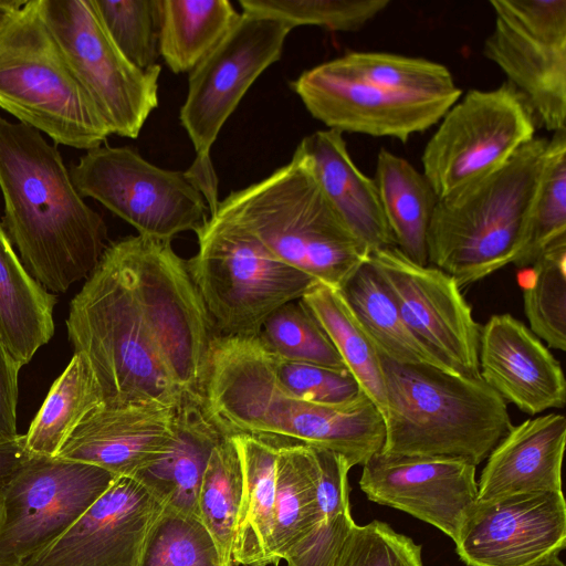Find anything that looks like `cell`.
<instances>
[{"instance_id": "6da1fadb", "label": "cell", "mask_w": 566, "mask_h": 566, "mask_svg": "<svg viewBox=\"0 0 566 566\" xmlns=\"http://www.w3.org/2000/svg\"><path fill=\"white\" fill-rule=\"evenodd\" d=\"M2 227L28 273L48 292L64 293L97 266L107 227L73 185L55 145L0 115Z\"/></svg>"}, {"instance_id": "7a4b0ae2", "label": "cell", "mask_w": 566, "mask_h": 566, "mask_svg": "<svg viewBox=\"0 0 566 566\" xmlns=\"http://www.w3.org/2000/svg\"><path fill=\"white\" fill-rule=\"evenodd\" d=\"M201 398L224 434L292 439L339 453L350 467L364 465L385 443L384 417L366 394L337 405L291 396L279 385L271 352L259 336H213Z\"/></svg>"}, {"instance_id": "3957f363", "label": "cell", "mask_w": 566, "mask_h": 566, "mask_svg": "<svg viewBox=\"0 0 566 566\" xmlns=\"http://www.w3.org/2000/svg\"><path fill=\"white\" fill-rule=\"evenodd\" d=\"M66 327L75 352L91 365L105 406L176 408L188 396L166 367L119 240L106 247L71 301Z\"/></svg>"}, {"instance_id": "277c9868", "label": "cell", "mask_w": 566, "mask_h": 566, "mask_svg": "<svg viewBox=\"0 0 566 566\" xmlns=\"http://www.w3.org/2000/svg\"><path fill=\"white\" fill-rule=\"evenodd\" d=\"M380 364L384 454L455 459L476 467L513 427L505 400L482 378L381 355Z\"/></svg>"}, {"instance_id": "5b68a950", "label": "cell", "mask_w": 566, "mask_h": 566, "mask_svg": "<svg viewBox=\"0 0 566 566\" xmlns=\"http://www.w3.org/2000/svg\"><path fill=\"white\" fill-rule=\"evenodd\" d=\"M213 212L239 222L285 264L334 289L368 258L297 148L286 165L231 191Z\"/></svg>"}, {"instance_id": "8992f818", "label": "cell", "mask_w": 566, "mask_h": 566, "mask_svg": "<svg viewBox=\"0 0 566 566\" xmlns=\"http://www.w3.org/2000/svg\"><path fill=\"white\" fill-rule=\"evenodd\" d=\"M548 139L534 137L500 169L439 199L427 234L428 263L459 287L513 263L521 252Z\"/></svg>"}, {"instance_id": "52a82bcc", "label": "cell", "mask_w": 566, "mask_h": 566, "mask_svg": "<svg viewBox=\"0 0 566 566\" xmlns=\"http://www.w3.org/2000/svg\"><path fill=\"white\" fill-rule=\"evenodd\" d=\"M0 108L54 144L86 151L111 135L44 21L39 0H22L0 23Z\"/></svg>"}, {"instance_id": "ba28073f", "label": "cell", "mask_w": 566, "mask_h": 566, "mask_svg": "<svg viewBox=\"0 0 566 566\" xmlns=\"http://www.w3.org/2000/svg\"><path fill=\"white\" fill-rule=\"evenodd\" d=\"M196 234L198 251L187 265L218 336H259L274 311L300 300L316 281L226 216L211 213Z\"/></svg>"}, {"instance_id": "9c48e42d", "label": "cell", "mask_w": 566, "mask_h": 566, "mask_svg": "<svg viewBox=\"0 0 566 566\" xmlns=\"http://www.w3.org/2000/svg\"><path fill=\"white\" fill-rule=\"evenodd\" d=\"M132 281L158 349L185 395L201 396L214 329L187 261L171 241L119 239Z\"/></svg>"}, {"instance_id": "30bf717a", "label": "cell", "mask_w": 566, "mask_h": 566, "mask_svg": "<svg viewBox=\"0 0 566 566\" xmlns=\"http://www.w3.org/2000/svg\"><path fill=\"white\" fill-rule=\"evenodd\" d=\"M537 119L507 82L469 91L428 140L421 163L439 199L451 197L500 169L535 137Z\"/></svg>"}, {"instance_id": "8fae6325", "label": "cell", "mask_w": 566, "mask_h": 566, "mask_svg": "<svg viewBox=\"0 0 566 566\" xmlns=\"http://www.w3.org/2000/svg\"><path fill=\"white\" fill-rule=\"evenodd\" d=\"M69 172L83 198L95 199L144 237L171 241L209 218L202 193L185 171L155 166L130 146L90 149Z\"/></svg>"}, {"instance_id": "7c38bea8", "label": "cell", "mask_w": 566, "mask_h": 566, "mask_svg": "<svg viewBox=\"0 0 566 566\" xmlns=\"http://www.w3.org/2000/svg\"><path fill=\"white\" fill-rule=\"evenodd\" d=\"M44 21L111 135L137 138L158 106L161 67L132 64L106 31L94 0H39Z\"/></svg>"}, {"instance_id": "4fadbf2b", "label": "cell", "mask_w": 566, "mask_h": 566, "mask_svg": "<svg viewBox=\"0 0 566 566\" xmlns=\"http://www.w3.org/2000/svg\"><path fill=\"white\" fill-rule=\"evenodd\" d=\"M116 478L93 464L29 454L0 489V564L21 566L63 534Z\"/></svg>"}, {"instance_id": "5bb4252c", "label": "cell", "mask_w": 566, "mask_h": 566, "mask_svg": "<svg viewBox=\"0 0 566 566\" xmlns=\"http://www.w3.org/2000/svg\"><path fill=\"white\" fill-rule=\"evenodd\" d=\"M483 54L547 130L566 128V0H492Z\"/></svg>"}, {"instance_id": "9a60e30c", "label": "cell", "mask_w": 566, "mask_h": 566, "mask_svg": "<svg viewBox=\"0 0 566 566\" xmlns=\"http://www.w3.org/2000/svg\"><path fill=\"white\" fill-rule=\"evenodd\" d=\"M293 28L279 17L243 11L189 73L179 118L193 145L195 164L212 165L210 150L222 126L256 78L281 59Z\"/></svg>"}, {"instance_id": "2e32d148", "label": "cell", "mask_w": 566, "mask_h": 566, "mask_svg": "<svg viewBox=\"0 0 566 566\" xmlns=\"http://www.w3.org/2000/svg\"><path fill=\"white\" fill-rule=\"evenodd\" d=\"M367 259L410 332L452 371L481 378V327L454 279L433 265L411 261L396 247L369 251Z\"/></svg>"}, {"instance_id": "e0dca14e", "label": "cell", "mask_w": 566, "mask_h": 566, "mask_svg": "<svg viewBox=\"0 0 566 566\" xmlns=\"http://www.w3.org/2000/svg\"><path fill=\"white\" fill-rule=\"evenodd\" d=\"M290 85L328 129L402 143L439 123L460 99L396 93L344 72L332 60L304 71Z\"/></svg>"}, {"instance_id": "ac0fdd59", "label": "cell", "mask_w": 566, "mask_h": 566, "mask_svg": "<svg viewBox=\"0 0 566 566\" xmlns=\"http://www.w3.org/2000/svg\"><path fill=\"white\" fill-rule=\"evenodd\" d=\"M468 566H531L566 545L562 491L530 492L476 501L454 539Z\"/></svg>"}, {"instance_id": "d6986e66", "label": "cell", "mask_w": 566, "mask_h": 566, "mask_svg": "<svg viewBox=\"0 0 566 566\" xmlns=\"http://www.w3.org/2000/svg\"><path fill=\"white\" fill-rule=\"evenodd\" d=\"M165 503L135 478L118 476L59 537L21 566H138Z\"/></svg>"}, {"instance_id": "ffe728a7", "label": "cell", "mask_w": 566, "mask_h": 566, "mask_svg": "<svg viewBox=\"0 0 566 566\" xmlns=\"http://www.w3.org/2000/svg\"><path fill=\"white\" fill-rule=\"evenodd\" d=\"M475 470L455 459L379 452L363 465L359 488L368 500L433 525L454 542L478 501Z\"/></svg>"}, {"instance_id": "44dd1931", "label": "cell", "mask_w": 566, "mask_h": 566, "mask_svg": "<svg viewBox=\"0 0 566 566\" xmlns=\"http://www.w3.org/2000/svg\"><path fill=\"white\" fill-rule=\"evenodd\" d=\"M479 371L488 386L525 413L566 405V380L559 361L510 314L492 315L481 327Z\"/></svg>"}, {"instance_id": "7402d4cb", "label": "cell", "mask_w": 566, "mask_h": 566, "mask_svg": "<svg viewBox=\"0 0 566 566\" xmlns=\"http://www.w3.org/2000/svg\"><path fill=\"white\" fill-rule=\"evenodd\" d=\"M178 407L103 405L84 418L56 457L136 478L170 447Z\"/></svg>"}, {"instance_id": "603a6c76", "label": "cell", "mask_w": 566, "mask_h": 566, "mask_svg": "<svg viewBox=\"0 0 566 566\" xmlns=\"http://www.w3.org/2000/svg\"><path fill=\"white\" fill-rule=\"evenodd\" d=\"M566 418L551 412L513 426L488 457L478 482V501L562 491Z\"/></svg>"}, {"instance_id": "cb8c5ba5", "label": "cell", "mask_w": 566, "mask_h": 566, "mask_svg": "<svg viewBox=\"0 0 566 566\" xmlns=\"http://www.w3.org/2000/svg\"><path fill=\"white\" fill-rule=\"evenodd\" d=\"M296 148L308 158L335 211L368 251L396 247L376 184L354 164L342 133L316 130Z\"/></svg>"}, {"instance_id": "d4e9b609", "label": "cell", "mask_w": 566, "mask_h": 566, "mask_svg": "<svg viewBox=\"0 0 566 566\" xmlns=\"http://www.w3.org/2000/svg\"><path fill=\"white\" fill-rule=\"evenodd\" d=\"M224 433L208 415L201 396H186L177 410L175 438L164 455L135 479L165 507L197 516L198 495L210 454Z\"/></svg>"}, {"instance_id": "484cf974", "label": "cell", "mask_w": 566, "mask_h": 566, "mask_svg": "<svg viewBox=\"0 0 566 566\" xmlns=\"http://www.w3.org/2000/svg\"><path fill=\"white\" fill-rule=\"evenodd\" d=\"M242 467V493L235 525L232 565L271 564L274 524L275 462L274 436L232 433Z\"/></svg>"}, {"instance_id": "4316f807", "label": "cell", "mask_w": 566, "mask_h": 566, "mask_svg": "<svg viewBox=\"0 0 566 566\" xmlns=\"http://www.w3.org/2000/svg\"><path fill=\"white\" fill-rule=\"evenodd\" d=\"M55 304L28 273L0 223V337L20 367L53 336Z\"/></svg>"}, {"instance_id": "83f0119b", "label": "cell", "mask_w": 566, "mask_h": 566, "mask_svg": "<svg viewBox=\"0 0 566 566\" xmlns=\"http://www.w3.org/2000/svg\"><path fill=\"white\" fill-rule=\"evenodd\" d=\"M374 181L396 248L427 265V234L439 198L427 178L408 160L381 148Z\"/></svg>"}, {"instance_id": "f1b7e54d", "label": "cell", "mask_w": 566, "mask_h": 566, "mask_svg": "<svg viewBox=\"0 0 566 566\" xmlns=\"http://www.w3.org/2000/svg\"><path fill=\"white\" fill-rule=\"evenodd\" d=\"M275 437V436H274ZM274 524L271 564H279L323 522L317 502V472L308 444L275 437Z\"/></svg>"}, {"instance_id": "f546056e", "label": "cell", "mask_w": 566, "mask_h": 566, "mask_svg": "<svg viewBox=\"0 0 566 566\" xmlns=\"http://www.w3.org/2000/svg\"><path fill=\"white\" fill-rule=\"evenodd\" d=\"M339 290L381 356L400 364L427 365L452 371L407 327L368 259Z\"/></svg>"}, {"instance_id": "4dcf8cb0", "label": "cell", "mask_w": 566, "mask_h": 566, "mask_svg": "<svg viewBox=\"0 0 566 566\" xmlns=\"http://www.w3.org/2000/svg\"><path fill=\"white\" fill-rule=\"evenodd\" d=\"M300 300L324 329L361 391L384 417L386 389L380 355L340 290L315 281Z\"/></svg>"}, {"instance_id": "1f68e13d", "label": "cell", "mask_w": 566, "mask_h": 566, "mask_svg": "<svg viewBox=\"0 0 566 566\" xmlns=\"http://www.w3.org/2000/svg\"><path fill=\"white\" fill-rule=\"evenodd\" d=\"M240 14L229 0H160L159 56L171 72L190 73Z\"/></svg>"}, {"instance_id": "d6a6232c", "label": "cell", "mask_w": 566, "mask_h": 566, "mask_svg": "<svg viewBox=\"0 0 566 566\" xmlns=\"http://www.w3.org/2000/svg\"><path fill=\"white\" fill-rule=\"evenodd\" d=\"M103 405L102 391L88 360L82 353L74 352L24 434L27 451L32 455L56 457L84 418Z\"/></svg>"}, {"instance_id": "836d02e7", "label": "cell", "mask_w": 566, "mask_h": 566, "mask_svg": "<svg viewBox=\"0 0 566 566\" xmlns=\"http://www.w3.org/2000/svg\"><path fill=\"white\" fill-rule=\"evenodd\" d=\"M242 493V467L229 434L213 448L198 495L197 516L211 535L221 566L232 565L237 518Z\"/></svg>"}, {"instance_id": "e575fe53", "label": "cell", "mask_w": 566, "mask_h": 566, "mask_svg": "<svg viewBox=\"0 0 566 566\" xmlns=\"http://www.w3.org/2000/svg\"><path fill=\"white\" fill-rule=\"evenodd\" d=\"M332 61L359 80L400 94L459 99L462 93L447 66L421 57L349 52Z\"/></svg>"}, {"instance_id": "d590c367", "label": "cell", "mask_w": 566, "mask_h": 566, "mask_svg": "<svg viewBox=\"0 0 566 566\" xmlns=\"http://www.w3.org/2000/svg\"><path fill=\"white\" fill-rule=\"evenodd\" d=\"M523 306L531 331L551 348L566 350V237L552 242L531 265Z\"/></svg>"}, {"instance_id": "8d00e7d4", "label": "cell", "mask_w": 566, "mask_h": 566, "mask_svg": "<svg viewBox=\"0 0 566 566\" xmlns=\"http://www.w3.org/2000/svg\"><path fill=\"white\" fill-rule=\"evenodd\" d=\"M562 237H566V128L554 132L548 139L525 241L513 264L532 265Z\"/></svg>"}, {"instance_id": "74e56055", "label": "cell", "mask_w": 566, "mask_h": 566, "mask_svg": "<svg viewBox=\"0 0 566 566\" xmlns=\"http://www.w3.org/2000/svg\"><path fill=\"white\" fill-rule=\"evenodd\" d=\"M274 355L289 360L347 369L328 336L301 302H290L274 311L259 334Z\"/></svg>"}, {"instance_id": "f35d334b", "label": "cell", "mask_w": 566, "mask_h": 566, "mask_svg": "<svg viewBox=\"0 0 566 566\" xmlns=\"http://www.w3.org/2000/svg\"><path fill=\"white\" fill-rule=\"evenodd\" d=\"M138 566H221V560L198 517L165 507L146 537Z\"/></svg>"}, {"instance_id": "ab89813d", "label": "cell", "mask_w": 566, "mask_h": 566, "mask_svg": "<svg viewBox=\"0 0 566 566\" xmlns=\"http://www.w3.org/2000/svg\"><path fill=\"white\" fill-rule=\"evenodd\" d=\"M111 39L135 66L147 71L159 59L160 0H94Z\"/></svg>"}, {"instance_id": "60d3db41", "label": "cell", "mask_w": 566, "mask_h": 566, "mask_svg": "<svg viewBox=\"0 0 566 566\" xmlns=\"http://www.w3.org/2000/svg\"><path fill=\"white\" fill-rule=\"evenodd\" d=\"M389 3L388 0H239L243 11L279 17L294 28L317 25L344 32L361 29Z\"/></svg>"}, {"instance_id": "b9f144b4", "label": "cell", "mask_w": 566, "mask_h": 566, "mask_svg": "<svg viewBox=\"0 0 566 566\" xmlns=\"http://www.w3.org/2000/svg\"><path fill=\"white\" fill-rule=\"evenodd\" d=\"M328 566H423L421 546L390 525L355 524Z\"/></svg>"}, {"instance_id": "7bdbcfd3", "label": "cell", "mask_w": 566, "mask_h": 566, "mask_svg": "<svg viewBox=\"0 0 566 566\" xmlns=\"http://www.w3.org/2000/svg\"><path fill=\"white\" fill-rule=\"evenodd\" d=\"M275 378L291 396L322 405H337L356 398L361 389L347 369L283 359L271 352Z\"/></svg>"}, {"instance_id": "ee69618b", "label": "cell", "mask_w": 566, "mask_h": 566, "mask_svg": "<svg viewBox=\"0 0 566 566\" xmlns=\"http://www.w3.org/2000/svg\"><path fill=\"white\" fill-rule=\"evenodd\" d=\"M311 447L317 472V502L323 521L350 512L348 461L334 451Z\"/></svg>"}, {"instance_id": "f6af8a7d", "label": "cell", "mask_w": 566, "mask_h": 566, "mask_svg": "<svg viewBox=\"0 0 566 566\" xmlns=\"http://www.w3.org/2000/svg\"><path fill=\"white\" fill-rule=\"evenodd\" d=\"M355 524L350 512L323 521L283 560L287 566H328Z\"/></svg>"}, {"instance_id": "bcb514c9", "label": "cell", "mask_w": 566, "mask_h": 566, "mask_svg": "<svg viewBox=\"0 0 566 566\" xmlns=\"http://www.w3.org/2000/svg\"><path fill=\"white\" fill-rule=\"evenodd\" d=\"M20 368L0 337V442L19 436L17 406Z\"/></svg>"}, {"instance_id": "7dc6e473", "label": "cell", "mask_w": 566, "mask_h": 566, "mask_svg": "<svg viewBox=\"0 0 566 566\" xmlns=\"http://www.w3.org/2000/svg\"><path fill=\"white\" fill-rule=\"evenodd\" d=\"M28 455L24 434L0 442V489Z\"/></svg>"}, {"instance_id": "c3c4849f", "label": "cell", "mask_w": 566, "mask_h": 566, "mask_svg": "<svg viewBox=\"0 0 566 566\" xmlns=\"http://www.w3.org/2000/svg\"><path fill=\"white\" fill-rule=\"evenodd\" d=\"M560 552L562 551H554L531 566H565L564 562L560 559Z\"/></svg>"}, {"instance_id": "681fc988", "label": "cell", "mask_w": 566, "mask_h": 566, "mask_svg": "<svg viewBox=\"0 0 566 566\" xmlns=\"http://www.w3.org/2000/svg\"><path fill=\"white\" fill-rule=\"evenodd\" d=\"M22 0H0V23L4 18L20 6Z\"/></svg>"}, {"instance_id": "f907efd6", "label": "cell", "mask_w": 566, "mask_h": 566, "mask_svg": "<svg viewBox=\"0 0 566 566\" xmlns=\"http://www.w3.org/2000/svg\"><path fill=\"white\" fill-rule=\"evenodd\" d=\"M0 566H4V565L0 564Z\"/></svg>"}]
</instances>
